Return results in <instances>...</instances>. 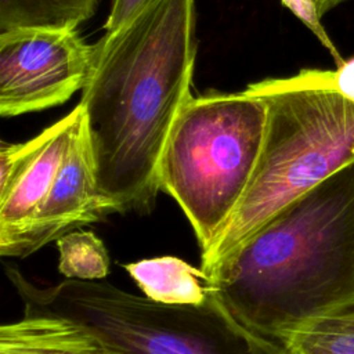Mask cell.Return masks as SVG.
Wrapping results in <instances>:
<instances>
[{
	"label": "cell",
	"mask_w": 354,
	"mask_h": 354,
	"mask_svg": "<svg viewBox=\"0 0 354 354\" xmlns=\"http://www.w3.org/2000/svg\"><path fill=\"white\" fill-rule=\"evenodd\" d=\"M266 105L246 88L235 94L191 97L165 144L160 191L183 209L206 250L238 209L257 166Z\"/></svg>",
	"instance_id": "obj_5"
},
{
	"label": "cell",
	"mask_w": 354,
	"mask_h": 354,
	"mask_svg": "<svg viewBox=\"0 0 354 354\" xmlns=\"http://www.w3.org/2000/svg\"><path fill=\"white\" fill-rule=\"evenodd\" d=\"M100 0H0V33L73 32L91 18Z\"/></svg>",
	"instance_id": "obj_11"
},
{
	"label": "cell",
	"mask_w": 354,
	"mask_h": 354,
	"mask_svg": "<svg viewBox=\"0 0 354 354\" xmlns=\"http://www.w3.org/2000/svg\"><path fill=\"white\" fill-rule=\"evenodd\" d=\"M6 274L24 313L66 318L118 354H286L241 322L216 290L199 304H163L112 283L65 278L37 286L11 264Z\"/></svg>",
	"instance_id": "obj_4"
},
{
	"label": "cell",
	"mask_w": 354,
	"mask_h": 354,
	"mask_svg": "<svg viewBox=\"0 0 354 354\" xmlns=\"http://www.w3.org/2000/svg\"><path fill=\"white\" fill-rule=\"evenodd\" d=\"M266 105V131L250 184L221 235L201 252L210 271L274 214L354 162V100L337 86L335 71L250 83Z\"/></svg>",
	"instance_id": "obj_3"
},
{
	"label": "cell",
	"mask_w": 354,
	"mask_h": 354,
	"mask_svg": "<svg viewBox=\"0 0 354 354\" xmlns=\"http://www.w3.org/2000/svg\"><path fill=\"white\" fill-rule=\"evenodd\" d=\"M112 213H115L113 206L98 187L93 147L83 113L44 202L21 235L0 250V254L26 257L62 235L104 220Z\"/></svg>",
	"instance_id": "obj_7"
},
{
	"label": "cell",
	"mask_w": 354,
	"mask_h": 354,
	"mask_svg": "<svg viewBox=\"0 0 354 354\" xmlns=\"http://www.w3.org/2000/svg\"><path fill=\"white\" fill-rule=\"evenodd\" d=\"M348 1V0H301L308 18H310V30L318 37V40L321 41L322 46H325L328 48V51L330 53V55L333 57L335 62L339 65H342L344 62V59L340 57L337 48L333 46L332 40L329 39L328 33L325 32V29L321 25V18L329 12L330 10H333L335 7H337L339 4Z\"/></svg>",
	"instance_id": "obj_14"
},
{
	"label": "cell",
	"mask_w": 354,
	"mask_h": 354,
	"mask_svg": "<svg viewBox=\"0 0 354 354\" xmlns=\"http://www.w3.org/2000/svg\"><path fill=\"white\" fill-rule=\"evenodd\" d=\"M140 290L163 304H199L210 292L207 274L176 256H160L123 266Z\"/></svg>",
	"instance_id": "obj_10"
},
{
	"label": "cell",
	"mask_w": 354,
	"mask_h": 354,
	"mask_svg": "<svg viewBox=\"0 0 354 354\" xmlns=\"http://www.w3.org/2000/svg\"><path fill=\"white\" fill-rule=\"evenodd\" d=\"M58 270L65 278L100 281L109 274V254L104 242L87 230H75L55 241Z\"/></svg>",
	"instance_id": "obj_13"
},
{
	"label": "cell",
	"mask_w": 354,
	"mask_h": 354,
	"mask_svg": "<svg viewBox=\"0 0 354 354\" xmlns=\"http://www.w3.org/2000/svg\"><path fill=\"white\" fill-rule=\"evenodd\" d=\"M151 0H111L108 17L104 24V32L111 33L122 28Z\"/></svg>",
	"instance_id": "obj_15"
},
{
	"label": "cell",
	"mask_w": 354,
	"mask_h": 354,
	"mask_svg": "<svg viewBox=\"0 0 354 354\" xmlns=\"http://www.w3.org/2000/svg\"><path fill=\"white\" fill-rule=\"evenodd\" d=\"M281 346L286 354H354V296L295 328Z\"/></svg>",
	"instance_id": "obj_12"
},
{
	"label": "cell",
	"mask_w": 354,
	"mask_h": 354,
	"mask_svg": "<svg viewBox=\"0 0 354 354\" xmlns=\"http://www.w3.org/2000/svg\"><path fill=\"white\" fill-rule=\"evenodd\" d=\"M339 88L351 100H354V57L344 61L335 71Z\"/></svg>",
	"instance_id": "obj_16"
},
{
	"label": "cell",
	"mask_w": 354,
	"mask_h": 354,
	"mask_svg": "<svg viewBox=\"0 0 354 354\" xmlns=\"http://www.w3.org/2000/svg\"><path fill=\"white\" fill-rule=\"evenodd\" d=\"M0 354H118L93 332L66 318L24 313L0 328Z\"/></svg>",
	"instance_id": "obj_9"
},
{
	"label": "cell",
	"mask_w": 354,
	"mask_h": 354,
	"mask_svg": "<svg viewBox=\"0 0 354 354\" xmlns=\"http://www.w3.org/2000/svg\"><path fill=\"white\" fill-rule=\"evenodd\" d=\"M195 0H151L94 44L80 104L101 194L115 213H149L169 133L189 101Z\"/></svg>",
	"instance_id": "obj_1"
},
{
	"label": "cell",
	"mask_w": 354,
	"mask_h": 354,
	"mask_svg": "<svg viewBox=\"0 0 354 354\" xmlns=\"http://www.w3.org/2000/svg\"><path fill=\"white\" fill-rule=\"evenodd\" d=\"M94 44L77 33H0V115L11 118L66 102L87 82Z\"/></svg>",
	"instance_id": "obj_6"
},
{
	"label": "cell",
	"mask_w": 354,
	"mask_h": 354,
	"mask_svg": "<svg viewBox=\"0 0 354 354\" xmlns=\"http://www.w3.org/2000/svg\"><path fill=\"white\" fill-rule=\"evenodd\" d=\"M206 274L241 322L279 344L354 296V162L281 209Z\"/></svg>",
	"instance_id": "obj_2"
},
{
	"label": "cell",
	"mask_w": 354,
	"mask_h": 354,
	"mask_svg": "<svg viewBox=\"0 0 354 354\" xmlns=\"http://www.w3.org/2000/svg\"><path fill=\"white\" fill-rule=\"evenodd\" d=\"M83 113L79 102L36 137L19 144H1L0 250L21 235L44 202Z\"/></svg>",
	"instance_id": "obj_8"
},
{
	"label": "cell",
	"mask_w": 354,
	"mask_h": 354,
	"mask_svg": "<svg viewBox=\"0 0 354 354\" xmlns=\"http://www.w3.org/2000/svg\"><path fill=\"white\" fill-rule=\"evenodd\" d=\"M281 3L288 7L303 24L307 25V28H310V18H308V14L301 3V0H281Z\"/></svg>",
	"instance_id": "obj_17"
}]
</instances>
